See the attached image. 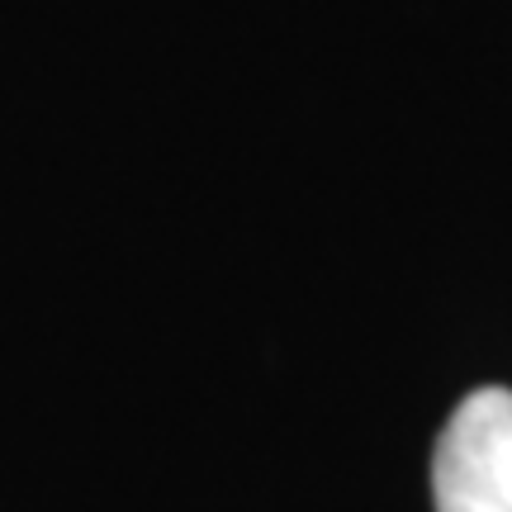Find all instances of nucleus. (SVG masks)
Returning a JSON list of instances; mask_svg holds the SVG:
<instances>
[{"instance_id":"nucleus-1","label":"nucleus","mask_w":512,"mask_h":512,"mask_svg":"<svg viewBox=\"0 0 512 512\" xmlns=\"http://www.w3.org/2000/svg\"><path fill=\"white\" fill-rule=\"evenodd\" d=\"M437 512H512V389L456 403L432 456Z\"/></svg>"}]
</instances>
